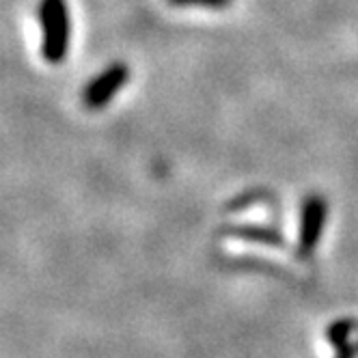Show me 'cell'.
I'll list each match as a JSON object with an SVG mask.
<instances>
[{
    "label": "cell",
    "mask_w": 358,
    "mask_h": 358,
    "mask_svg": "<svg viewBox=\"0 0 358 358\" xmlns=\"http://www.w3.org/2000/svg\"><path fill=\"white\" fill-rule=\"evenodd\" d=\"M234 0H169L171 7H184V9H227Z\"/></svg>",
    "instance_id": "5b68a950"
},
{
    "label": "cell",
    "mask_w": 358,
    "mask_h": 358,
    "mask_svg": "<svg viewBox=\"0 0 358 358\" xmlns=\"http://www.w3.org/2000/svg\"><path fill=\"white\" fill-rule=\"evenodd\" d=\"M328 206L320 194H309L302 203L300 214V231H298V252L302 257L313 255L326 224Z\"/></svg>",
    "instance_id": "3957f363"
},
{
    "label": "cell",
    "mask_w": 358,
    "mask_h": 358,
    "mask_svg": "<svg viewBox=\"0 0 358 358\" xmlns=\"http://www.w3.org/2000/svg\"><path fill=\"white\" fill-rule=\"evenodd\" d=\"M41 27V57L50 65H61L71 45V15L67 0H41L39 3Z\"/></svg>",
    "instance_id": "6da1fadb"
},
{
    "label": "cell",
    "mask_w": 358,
    "mask_h": 358,
    "mask_svg": "<svg viewBox=\"0 0 358 358\" xmlns=\"http://www.w3.org/2000/svg\"><path fill=\"white\" fill-rule=\"evenodd\" d=\"M127 80H130V67L121 61L110 63L83 89V104L89 110H99L108 106L117 97V93L127 85Z\"/></svg>",
    "instance_id": "7a4b0ae2"
},
{
    "label": "cell",
    "mask_w": 358,
    "mask_h": 358,
    "mask_svg": "<svg viewBox=\"0 0 358 358\" xmlns=\"http://www.w3.org/2000/svg\"><path fill=\"white\" fill-rule=\"evenodd\" d=\"M227 234H231V236H240V238H248V240L270 242V244H276V242H280V236L274 231V229H268V227H231Z\"/></svg>",
    "instance_id": "277c9868"
}]
</instances>
